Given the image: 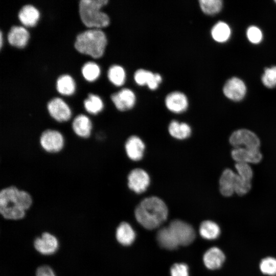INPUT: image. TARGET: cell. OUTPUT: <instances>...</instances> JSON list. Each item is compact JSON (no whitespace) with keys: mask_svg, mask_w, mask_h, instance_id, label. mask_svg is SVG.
I'll use <instances>...</instances> for the list:
<instances>
[{"mask_svg":"<svg viewBox=\"0 0 276 276\" xmlns=\"http://www.w3.org/2000/svg\"><path fill=\"white\" fill-rule=\"evenodd\" d=\"M127 184L128 189L132 192L141 194L148 189L151 178L148 172L141 168H135L128 174Z\"/></svg>","mask_w":276,"mask_h":276,"instance_id":"obj_5","label":"cell"},{"mask_svg":"<svg viewBox=\"0 0 276 276\" xmlns=\"http://www.w3.org/2000/svg\"><path fill=\"white\" fill-rule=\"evenodd\" d=\"M106 43L105 33L99 28H94L78 34L74 46L80 53L98 58L104 53Z\"/></svg>","mask_w":276,"mask_h":276,"instance_id":"obj_3","label":"cell"},{"mask_svg":"<svg viewBox=\"0 0 276 276\" xmlns=\"http://www.w3.org/2000/svg\"><path fill=\"white\" fill-rule=\"evenodd\" d=\"M137 222L148 229L158 227L167 218L168 209L164 201L156 196L142 199L134 211Z\"/></svg>","mask_w":276,"mask_h":276,"instance_id":"obj_2","label":"cell"},{"mask_svg":"<svg viewBox=\"0 0 276 276\" xmlns=\"http://www.w3.org/2000/svg\"><path fill=\"white\" fill-rule=\"evenodd\" d=\"M262 81L263 84L268 88L276 86V66L265 70Z\"/></svg>","mask_w":276,"mask_h":276,"instance_id":"obj_34","label":"cell"},{"mask_svg":"<svg viewBox=\"0 0 276 276\" xmlns=\"http://www.w3.org/2000/svg\"><path fill=\"white\" fill-rule=\"evenodd\" d=\"M85 110L89 113L97 114L103 108L104 105L101 99L97 95L89 94L83 102Z\"/></svg>","mask_w":276,"mask_h":276,"instance_id":"obj_29","label":"cell"},{"mask_svg":"<svg viewBox=\"0 0 276 276\" xmlns=\"http://www.w3.org/2000/svg\"><path fill=\"white\" fill-rule=\"evenodd\" d=\"M35 276H56V275L50 266L42 265L37 268Z\"/></svg>","mask_w":276,"mask_h":276,"instance_id":"obj_38","label":"cell"},{"mask_svg":"<svg viewBox=\"0 0 276 276\" xmlns=\"http://www.w3.org/2000/svg\"><path fill=\"white\" fill-rule=\"evenodd\" d=\"M47 109L51 117L59 122L67 121L71 117L68 105L60 98L51 99L47 104Z\"/></svg>","mask_w":276,"mask_h":276,"instance_id":"obj_11","label":"cell"},{"mask_svg":"<svg viewBox=\"0 0 276 276\" xmlns=\"http://www.w3.org/2000/svg\"><path fill=\"white\" fill-rule=\"evenodd\" d=\"M59 246L56 237L50 233H43L34 241L35 249L41 254L50 255L55 253Z\"/></svg>","mask_w":276,"mask_h":276,"instance_id":"obj_12","label":"cell"},{"mask_svg":"<svg viewBox=\"0 0 276 276\" xmlns=\"http://www.w3.org/2000/svg\"><path fill=\"white\" fill-rule=\"evenodd\" d=\"M170 274L171 276H189V267L185 263H175L171 268Z\"/></svg>","mask_w":276,"mask_h":276,"instance_id":"obj_36","label":"cell"},{"mask_svg":"<svg viewBox=\"0 0 276 276\" xmlns=\"http://www.w3.org/2000/svg\"><path fill=\"white\" fill-rule=\"evenodd\" d=\"M251 188V181L241 178L236 174L235 184V193L243 196L248 193Z\"/></svg>","mask_w":276,"mask_h":276,"instance_id":"obj_35","label":"cell"},{"mask_svg":"<svg viewBox=\"0 0 276 276\" xmlns=\"http://www.w3.org/2000/svg\"><path fill=\"white\" fill-rule=\"evenodd\" d=\"M231 156L236 163L247 164H258L262 158L259 149L234 148L231 152Z\"/></svg>","mask_w":276,"mask_h":276,"instance_id":"obj_14","label":"cell"},{"mask_svg":"<svg viewBox=\"0 0 276 276\" xmlns=\"http://www.w3.org/2000/svg\"><path fill=\"white\" fill-rule=\"evenodd\" d=\"M167 108L174 113H181L188 107V100L186 96L179 91H174L169 94L165 99Z\"/></svg>","mask_w":276,"mask_h":276,"instance_id":"obj_16","label":"cell"},{"mask_svg":"<svg viewBox=\"0 0 276 276\" xmlns=\"http://www.w3.org/2000/svg\"><path fill=\"white\" fill-rule=\"evenodd\" d=\"M275 2L276 3V1H275Z\"/></svg>","mask_w":276,"mask_h":276,"instance_id":"obj_40","label":"cell"},{"mask_svg":"<svg viewBox=\"0 0 276 276\" xmlns=\"http://www.w3.org/2000/svg\"><path fill=\"white\" fill-rule=\"evenodd\" d=\"M32 203L31 195L16 187H8L0 192V213L6 219L15 220L23 218Z\"/></svg>","mask_w":276,"mask_h":276,"instance_id":"obj_1","label":"cell"},{"mask_svg":"<svg viewBox=\"0 0 276 276\" xmlns=\"http://www.w3.org/2000/svg\"><path fill=\"white\" fill-rule=\"evenodd\" d=\"M107 2V0H81L79 4V12L83 23L88 27L95 28L108 26L109 16L100 10Z\"/></svg>","mask_w":276,"mask_h":276,"instance_id":"obj_4","label":"cell"},{"mask_svg":"<svg viewBox=\"0 0 276 276\" xmlns=\"http://www.w3.org/2000/svg\"><path fill=\"white\" fill-rule=\"evenodd\" d=\"M116 236L121 244L128 246L134 242L136 235L132 226L127 222H123L117 227Z\"/></svg>","mask_w":276,"mask_h":276,"instance_id":"obj_25","label":"cell"},{"mask_svg":"<svg viewBox=\"0 0 276 276\" xmlns=\"http://www.w3.org/2000/svg\"><path fill=\"white\" fill-rule=\"evenodd\" d=\"M107 76L109 81L116 86H121L125 81L126 73L125 70L119 65L111 66L108 69Z\"/></svg>","mask_w":276,"mask_h":276,"instance_id":"obj_30","label":"cell"},{"mask_svg":"<svg viewBox=\"0 0 276 276\" xmlns=\"http://www.w3.org/2000/svg\"><path fill=\"white\" fill-rule=\"evenodd\" d=\"M246 90L244 82L236 77L228 80L223 89L224 95L228 99L235 101L242 100L245 96Z\"/></svg>","mask_w":276,"mask_h":276,"instance_id":"obj_15","label":"cell"},{"mask_svg":"<svg viewBox=\"0 0 276 276\" xmlns=\"http://www.w3.org/2000/svg\"><path fill=\"white\" fill-rule=\"evenodd\" d=\"M2 31L0 32V47L2 48V46L3 45V39H2Z\"/></svg>","mask_w":276,"mask_h":276,"instance_id":"obj_39","label":"cell"},{"mask_svg":"<svg viewBox=\"0 0 276 276\" xmlns=\"http://www.w3.org/2000/svg\"><path fill=\"white\" fill-rule=\"evenodd\" d=\"M81 72L83 76L86 80L92 81L99 77L100 69L98 65L96 63L88 61L83 64Z\"/></svg>","mask_w":276,"mask_h":276,"instance_id":"obj_31","label":"cell"},{"mask_svg":"<svg viewBox=\"0 0 276 276\" xmlns=\"http://www.w3.org/2000/svg\"><path fill=\"white\" fill-rule=\"evenodd\" d=\"M211 34L215 41L223 42L229 38L231 35V30L226 23L220 21L213 27Z\"/></svg>","mask_w":276,"mask_h":276,"instance_id":"obj_28","label":"cell"},{"mask_svg":"<svg viewBox=\"0 0 276 276\" xmlns=\"http://www.w3.org/2000/svg\"><path fill=\"white\" fill-rule=\"evenodd\" d=\"M199 4L202 11L209 15L218 13L222 6V1L220 0H200Z\"/></svg>","mask_w":276,"mask_h":276,"instance_id":"obj_32","label":"cell"},{"mask_svg":"<svg viewBox=\"0 0 276 276\" xmlns=\"http://www.w3.org/2000/svg\"><path fill=\"white\" fill-rule=\"evenodd\" d=\"M134 79L140 85H147L152 90L156 89L162 82V77L158 74H154L150 71L139 69L134 73Z\"/></svg>","mask_w":276,"mask_h":276,"instance_id":"obj_17","label":"cell"},{"mask_svg":"<svg viewBox=\"0 0 276 276\" xmlns=\"http://www.w3.org/2000/svg\"><path fill=\"white\" fill-rule=\"evenodd\" d=\"M235 167L238 176L246 180L251 181L253 171L249 164L236 163Z\"/></svg>","mask_w":276,"mask_h":276,"instance_id":"obj_33","label":"cell"},{"mask_svg":"<svg viewBox=\"0 0 276 276\" xmlns=\"http://www.w3.org/2000/svg\"><path fill=\"white\" fill-rule=\"evenodd\" d=\"M75 88L74 81L69 75H62L58 78L56 81V88L59 93L70 95L74 93Z\"/></svg>","mask_w":276,"mask_h":276,"instance_id":"obj_26","label":"cell"},{"mask_svg":"<svg viewBox=\"0 0 276 276\" xmlns=\"http://www.w3.org/2000/svg\"><path fill=\"white\" fill-rule=\"evenodd\" d=\"M72 127L77 135L86 139L90 136L93 127L89 118L85 114H80L73 120Z\"/></svg>","mask_w":276,"mask_h":276,"instance_id":"obj_20","label":"cell"},{"mask_svg":"<svg viewBox=\"0 0 276 276\" xmlns=\"http://www.w3.org/2000/svg\"><path fill=\"white\" fill-rule=\"evenodd\" d=\"M236 173L230 169H225L222 173L219 181V190L225 197H230L235 193Z\"/></svg>","mask_w":276,"mask_h":276,"instance_id":"obj_18","label":"cell"},{"mask_svg":"<svg viewBox=\"0 0 276 276\" xmlns=\"http://www.w3.org/2000/svg\"><path fill=\"white\" fill-rule=\"evenodd\" d=\"M156 239L159 245L166 249H175L179 245L169 226L160 229L157 232Z\"/></svg>","mask_w":276,"mask_h":276,"instance_id":"obj_23","label":"cell"},{"mask_svg":"<svg viewBox=\"0 0 276 276\" xmlns=\"http://www.w3.org/2000/svg\"><path fill=\"white\" fill-rule=\"evenodd\" d=\"M168 131L169 135L173 139L185 140L190 137L192 129L189 124L173 120L168 125Z\"/></svg>","mask_w":276,"mask_h":276,"instance_id":"obj_19","label":"cell"},{"mask_svg":"<svg viewBox=\"0 0 276 276\" xmlns=\"http://www.w3.org/2000/svg\"><path fill=\"white\" fill-rule=\"evenodd\" d=\"M124 149L127 157L133 162L142 160L144 156L146 145L143 140L138 135H132L126 140Z\"/></svg>","mask_w":276,"mask_h":276,"instance_id":"obj_9","label":"cell"},{"mask_svg":"<svg viewBox=\"0 0 276 276\" xmlns=\"http://www.w3.org/2000/svg\"><path fill=\"white\" fill-rule=\"evenodd\" d=\"M203 262L205 267L211 270H217L224 265L226 256L224 251L218 246L208 249L203 254Z\"/></svg>","mask_w":276,"mask_h":276,"instance_id":"obj_10","label":"cell"},{"mask_svg":"<svg viewBox=\"0 0 276 276\" xmlns=\"http://www.w3.org/2000/svg\"><path fill=\"white\" fill-rule=\"evenodd\" d=\"M179 245H188L195 238V232L193 227L188 223L180 220L172 221L169 225Z\"/></svg>","mask_w":276,"mask_h":276,"instance_id":"obj_7","label":"cell"},{"mask_svg":"<svg viewBox=\"0 0 276 276\" xmlns=\"http://www.w3.org/2000/svg\"><path fill=\"white\" fill-rule=\"evenodd\" d=\"M231 145L236 148L259 149L260 141L254 132L247 129H239L234 131L229 138Z\"/></svg>","mask_w":276,"mask_h":276,"instance_id":"obj_6","label":"cell"},{"mask_svg":"<svg viewBox=\"0 0 276 276\" xmlns=\"http://www.w3.org/2000/svg\"><path fill=\"white\" fill-rule=\"evenodd\" d=\"M111 99L117 109L121 111L132 108L136 102L134 93L128 88H123L111 96Z\"/></svg>","mask_w":276,"mask_h":276,"instance_id":"obj_13","label":"cell"},{"mask_svg":"<svg viewBox=\"0 0 276 276\" xmlns=\"http://www.w3.org/2000/svg\"><path fill=\"white\" fill-rule=\"evenodd\" d=\"M199 233L201 237L205 240H215L220 237L221 228L216 222L206 220L200 224Z\"/></svg>","mask_w":276,"mask_h":276,"instance_id":"obj_21","label":"cell"},{"mask_svg":"<svg viewBox=\"0 0 276 276\" xmlns=\"http://www.w3.org/2000/svg\"><path fill=\"white\" fill-rule=\"evenodd\" d=\"M247 36L251 42L258 43L262 39V33L258 28L251 26L247 30Z\"/></svg>","mask_w":276,"mask_h":276,"instance_id":"obj_37","label":"cell"},{"mask_svg":"<svg viewBox=\"0 0 276 276\" xmlns=\"http://www.w3.org/2000/svg\"><path fill=\"white\" fill-rule=\"evenodd\" d=\"M258 268L260 272L265 276H276V257L267 256L259 261Z\"/></svg>","mask_w":276,"mask_h":276,"instance_id":"obj_27","label":"cell"},{"mask_svg":"<svg viewBox=\"0 0 276 276\" xmlns=\"http://www.w3.org/2000/svg\"><path fill=\"white\" fill-rule=\"evenodd\" d=\"M29 37V32L23 27L12 26L7 35L10 44L18 48H22L26 44Z\"/></svg>","mask_w":276,"mask_h":276,"instance_id":"obj_22","label":"cell"},{"mask_svg":"<svg viewBox=\"0 0 276 276\" xmlns=\"http://www.w3.org/2000/svg\"><path fill=\"white\" fill-rule=\"evenodd\" d=\"M18 17L24 25L32 27L36 24L39 17V12L33 5H26L20 9Z\"/></svg>","mask_w":276,"mask_h":276,"instance_id":"obj_24","label":"cell"},{"mask_svg":"<svg viewBox=\"0 0 276 276\" xmlns=\"http://www.w3.org/2000/svg\"><path fill=\"white\" fill-rule=\"evenodd\" d=\"M39 143L44 151L49 153H57L63 148L64 140L61 132L49 129L42 132Z\"/></svg>","mask_w":276,"mask_h":276,"instance_id":"obj_8","label":"cell"}]
</instances>
